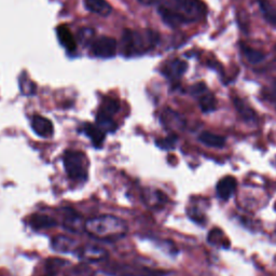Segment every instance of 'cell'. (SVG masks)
Instances as JSON below:
<instances>
[{"label":"cell","instance_id":"obj_30","mask_svg":"<svg viewBox=\"0 0 276 276\" xmlns=\"http://www.w3.org/2000/svg\"><path fill=\"white\" fill-rule=\"evenodd\" d=\"M189 217L195 222H200V223L204 222V217L195 209H191L189 211Z\"/></svg>","mask_w":276,"mask_h":276},{"label":"cell","instance_id":"obj_31","mask_svg":"<svg viewBox=\"0 0 276 276\" xmlns=\"http://www.w3.org/2000/svg\"><path fill=\"white\" fill-rule=\"evenodd\" d=\"M205 92H206V86H205L204 83H198V84L193 85L192 93L194 95H202Z\"/></svg>","mask_w":276,"mask_h":276},{"label":"cell","instance_id":"obj_16","mask_svg":"<svg viewBox=\"0 0 276 276\" xmlns=\"http://www.w3.org/2000/svg\"><path fill=\"white\" fill-rule=\"evenodd\" d=\"M29 224L34 230H42V229H50L55 227L57 222L55 219L45 214H34L30 217Z\"/></svg>","mask_w":276,"mask_h":276},{"label":"cell","instance_id":"obj_21","mask_svg":"<svg viewBox=\"0 0 276 276\" xmlns=\"http://www.w3.org/2000/svg\"><path fill=\"white\" fill-rule=\"evenodd\" d=\"M233 104H234L235 108L239 112V115L243 117L246 121H254L256 119V115L254 110L250 108L247 104L238 97H234L233 99Z\"/></svg>","mask_w":276,"mask_h":276},{"label":"cell","instance_id":"obj_5","mask_svg":"<svg viewBox=\"0 0 276 276\" xmlns=\"http://www.w3.org/2000/svg\"><path fill=\"white\" fill-rule=\"evenodd\" d=\"M80 260L89 263L101 262L108 258V253L105 248L96 245H83L79 246L74 254Z\"/></svg>","mask_w":276,"mask_h":276},{"label":"cell","instance_id":"obj_24","mask_svg":"<svg viewBox=\"0 0 276 276\" xmlns=\"http://www.w3.org/2000/svg\"><path fill=\"white\" fill-rule=\"evenodd\" d=\"M177 143V136L175 134H171L166 138H160V140L155 141V144L159 147V148L163 150H171L175 148Z\"/></svg>","mask_w":276,"mask_h":276},{"label":"cell","instance_id":"obj_1","mask_svg":"<svg viewBox=\"0 0 276 276\" xmlns=\"http://www.w3.org/2000/svg\"><path fill=\"white\" fill-rule=\"evenodd\" d=\"M84 231L94 238L105 242H115L127 233L124 220L112 215H101L90 218L84 223Z\"/></svg>","mask_w":276,"mask_h":276},{"label":"cell","instance_id":"obj_25","mask_svg":"<svg viewBox=\"0 0 276 276\" xmlns=\"http://www.w3.org/2000/svg\"><path fill=\"white\" fill-rule=\"evenodd\" d=\"M243 52H244L245 56L247 57V59L249 60L250 63H253V64L260 63L261 60L264 58V54L262 53V52L255 50V49H252V48L243 47Z\"/></svg>","mask_w":276,"mask_h":276},{"label":"cell","instance_id":"obj_2","mask_svg":"<svg viewBox=\"0 0 276 276\" xmlns=\"http://www.w3.org/2000/svg\"><path fill=\"white\" fill-rule=\"evenodd\" d=\"M159 41V34L154 31H133L125 30L122 42L124 48V54L133 56L145 53L146 51L152 49Z\"/></svg>","mask_w":276,"mask_h":276},{"label":"cell","instance_id":"obj_20","mask_svg":"<svg viewBox=\"0 0 276 276\" xmlns=\"http://www.w3.org/2000/svg\"><path fill=\"white\" fill-rule=\"evenodd\" d=\"M259 6H260L261 12L267 23L271 25H276V9L275 7L267 0H259Z\"/></svg>","mask_w":276,"mask_h":276},{"label":"cell","instance_id":"obj_28","mask_svg":"<svg viewBox=\"0 0 276 276\" xmlns=\"http://www.w3.org/2000/svg\"><path fill=\"white\" fill-rule=\"evenodd\" d=\"M94 36V30L91 28H83L79 31V40L83 43V45H86V43L90 42L91 39Z\"/></svg>","mask_w":276,"mask_h":276},{"label":"cell","instance_id":"obj_15","mask_svg":"<svg viewBox=\"0 0 276 276\" xmlns=\"http://www.w3.org/2000/svg\"><path fill=\"white\" fill-rule=\"evenodd\" d=\"M84 6L89 11L100 16H108L112 11V7L106 0H84Z\"/></svg>","mask_w":276,"mask_h":276},{"label":"cell","instance_id":"obj_32","mask_svg":"<svg viewBox=\"0 0 276 276\" xmlns=\"http://www.w3.org/2000/svg\"><path fill=\"white\" fill-rule=\"evenodd\" d=\"M151 2H153V3H157V2H160V0H151Z\"/></svg>","mask_w":276,"mask_h":276},{"label":"cell","instance_id":"obj_22","mask_svg":"<svg viewBox=\"0 0 276 276\" xmlns=\"http://www.w3.org/2000/svg\"><path fill=\"white\" fill-rule=\"evenodd\" d=\"M119 109H120V102L115 98L108 97L104 99L99 111L109 116H114L119 111Z\"/></svg>","mask_w":276,"mask_h":276},{"label":"cell","instance_id":"obj_3","mask_svg":"<svg viewBox=\"0 0 276 276\" xmlns=\"http://www.w3.org/2000/svg\"><path fill=\"white\" fill-rule=\"evenodd\" d=\"M64 167L68 177L75 181L88 179L89 160L82 151L67 150L64 154Z\"/></svg>","mask_w":276,"mask_h":276},{"label":"cell","instance_id":"obj_13","mask_svg":"<svg viewBox=\"0 0 276 276\" xmlns=\"http://www.w3.org/2000/svg\"><path fill=\"white\" fill-rule=\"evenodd\" d=\"M159 14L161 15L163 22L170 26V27H178L181 24L188 23L185 17L176 10H171V9L165 7L159 8Z\"/></svg>","mask_w":276,"mask_h":276},{"label":"cell","instance_id":"obj_9","mask_svg":"<svg viewBox=\"0 0 276 276\" xmlns=\"http://www.w3.org/2000/svg\"><path fill=\"white\" fill-rule=\"evenodd\" d=\"M161 121L163 125L167 129L176 131V129H181L185 126V121L179 116L177 112L172 111L171 109H165L163 111L161 116Z\"/></svg>","mask_w":276,"mask_h":276},{"label":"cell","instance_id":"obj_26","mask_svg":"<svg viewBox=\"0 0 276 276\" xmlns=\"http://www.w3.org/2000/svg\"><path fill=\"white\" fill-rule=\"evenodd\" d=\"M207 239H209V242L211 244H219L220 242H224V239H226V237H224L223 235V232L219 229H214L210 232L209 234V237H207Z\"/></svg>","mask_w":276,"mask_h":276},{"label":"cell","instance_id":"obj_19","mask_svg":"<svg viewBox=\"0 0 276 276\" xmlns=\"http://www.w3.org/2000/svg\"><path fill=\"white\" fill-rule=\"evenodd\" d=\"M187 69V63L183 62V60H172L170 64L167 65V67L164 71L169 79H176V78L183 76Z\"/></svg>","mask_w":276,"mask_h":276},{"label":"cell","instance_id":"obj_17","mask_svg":"<svg viewBox=\"0 0 276 276\" xmlns=\"http://www.w3.org/2000/svg\"><path fill=\"white\" fill-rule=\"evenodd\" d=\"M198 141L204 144L207 147H212V148H222L226 145V140L222 136L216 135L210 132H204L198 137Z\"/></svg>","mask_w":276,"mask_h":276},{"label":"cell","instance_id":"obj_14","mask_svg":"<svg viewBox=\"0 0 276 276\" xmlns=\"http://www.w3.org/2000/svg\"><path fill=\"white\" fill-rule=\"evenodd\" d=\"M82 131L90 138L95 148H100L104 141H105V134H106L101 128H99L96 124L85 123Z\"/></svg>","mask_w":276,"mask_h":276},{"label":"cell","instance_id":"obj_29","mask_svg":"<svg viewBox=\"0 0 276 276\" xmlns=\"http://www.w3.org/2000/svg\"><path fill=\"white\" fill-rule=\"evenodd\" d=\"M21 91L26 95H31L36 91V88H34V84L31 81H27V83L21 81Z\"/></svg>","mask_w":276,"mask_h":276},{"label":"cell","instance_id":"obj_27","mask_svg":"<svg viewBox=\"0 0 276 276\" xmlns=\"http://www.w3.org/2000/svg\"><path fill=\"white\" fill-rule=\"evenodd\" d=\"M121 276H159V275L157 273L148 271V270H144V269L137 270V269H135V270H132V271H126Z\"/></svg>","mask_w":276,"mask_h":276},{"label":"cell","instance_id":"obj_10","mask_svg":"<svg viewBox=\"0 0 276 276\" xmlns=\"http://www.w3.org/2000/svg\"><path fill=\"white\" fill-rule=\"evenodd\" d=\"M64 216V227L72 232H80L84 230V223H82V218L75 211L71 209H65L63 212Z\"/></svg>","mask_w":276,"mask_h":276},{"label":"cell","instance_id":"obj_7","mask_svg":"<svg viewBox=\"0 0 276 276\" xmlns=\"http://www.w3.org/2000/svg\"><path fill=\"white\" fill-rule=\"evenodd\" d=\"M51 246L54 252L60 254H75L77 248L80 245H78L77 240L66 236V235H57L53 237L51 242Z\"/></svg>","mask_w":276,"mask_h":276},{"label":"cell","instance_id":"obj_4","mask_svg":"<svg viewBox=\"0 0 276 276\" xmlns=\"http://www.w3.org/2000/svg\"><path fill=\"white\" fill-rule=\"evenodd\" d=\"M177 12L183 15L187 22H193L206 13L204 5L200 0H172Z\"/></svg>","mask_w":276,"mask_h":276},{"label":"cell","instance_id":"obj_12","mask_svg":"<svg viewBox=\"0 0 276 276\" xmlns=\"http://www.w3.org/2000/svg\"><path fill=\"white\" fill-rule=\"evenodd\" d=\"M236 179L234 177L227 176L219 180L217 184V194L222 200H229L236 190Z\"/></svg>","mask_w":276,"mask_h":276},{"label":"cell","instance_id":"obj_6","mask_svg":"<svg viewBox=\"0 0 276 276\" xmlns=\"http://www.w3.org/2000/svg\"><path fill=\"white\" fill-rule=\"evenodd\" d=\"M92 52L97 57L110 58L117 53V41L111 37H100L92 43Z\"/></svg>","mask_w":276,"mask_h":276},{"label":"cell","instance_id":"obj_23","mask_svg":"<svg viewBox=\"0 0 276 276\" xmlns=\"http://www.w3.org/2000/svg\"><path fill=\"white\" fill-rule=\"evenodd\" d=\"M200 107L203 112H212L216 109V98L212 93H205L201 95Z\"/></svg>","mask_w":276,"mask_h":276},{"label":"cell","instance_id":"obj_18","mask_svg":"<svg viewBox=\"0 0 276 276\" xmlns=\"http://www.w3.org/2000/svg\"><path fill=\"white\" fill-rule=\"evenodd\" d=\"M96 125L105 133H114L118 128V125L112 119V116L106 115L100 111L96 116Z\"/></svg>","mask_w":276,"mask_h":276},{"label":"cell","instance_id":"obj_11","mask_svg":"<svg viewBox=\"0 0 276 276\" xmlns=\"http://www.w3.org/2000/svg\"><path fill=\"white\" fill-rule=\"evenodd\" d=\"M56 32L60 46L65 48L68 52H75L77 49V41L71 29L66 25H60L57 27Z\"/></svg>","mask_w":276,"mask_h":276},{"label":"cell","instance_id":"obj_8","mask_svg":"<svg viewBox=\"0 0 276 276\" xmlns=\"http://www.w3.org/2000/svg\"><path fill=\"white\" fill-rule=\"evenodd\" d=\"M31 128L38 136L42 138L51 137L54 133L53 123L42 116H33L31 119Z\"/></svg>","mask_w":276,"mask_h":276}]
</instances>
